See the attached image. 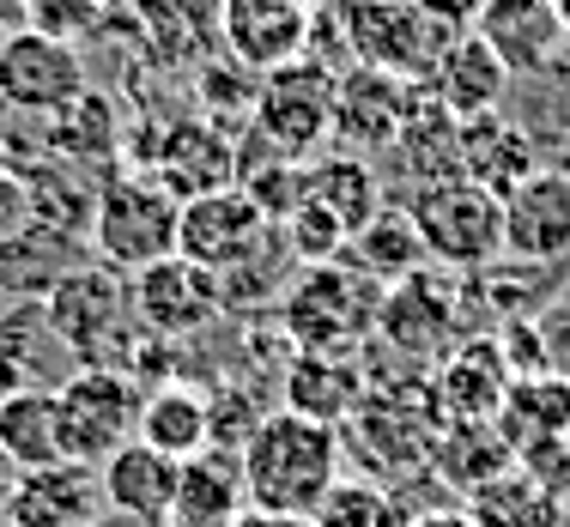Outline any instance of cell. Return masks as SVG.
I'll return each instance as SVG.
<instances>
[{"instance_id":"obj_30","label":"cell","mask_w":570,"mask_h":527,"mask_svg":"<svg viewBox=\"0 0 570 527\" xmlns=\"http://www.w3.org/2000/svg\"><path fill=\"white\" fill-rule=\"evenodd\" d=\"M431 467L443 479H455L461 491H480L485 479H498L504 467H515L510 437L498 430V418H468V425H438L431 437Z\"/></svg>"},{"instance_id":"obj_11","label":"cell","mask_w":570,"mask_h":527,"mask_svg":"<svg viewBox=\"0 0 570 527\" xmlns=\"http://www.w3.org/2000/svg\"><path fill=\"white\" fill-rule=\"evenodd\" d=\"M86 61H79V43H61V37H43L31 24L7 31V49H0V103L19 116H56L73 98H86Z\"/></svg>"},{"instance_id":"obj_10","label":"cell","mask_w":570,"mask_h":527,"mask_svg":"<svg viewBox=\"0 0 570 527\" xmlns=\"http://www.w3.org/2000/svg\"><path fill=\"white\" fill-rule=\"evenodd\" d=\"M128 297L134 321L146 334H165V340H195L200 328L225 316V279L188 255H165V261L128 274Z\"/></svg>"},{"instance_id":"obj_16","label":"cell","mask_w":570,"mask_h":527,"mask_svg":"<svg viewBox=\"0 0 570 527\" xmlns=\"http://www.w3.org/2000/svg\"><path fill=\"white\" fill-rule=\"evenodd\" d=\"M510 79L515 73L504 67V56H498L480 31H450V37H443V49H438V61H431V73L419 79V86H425L455 121H468V116L504 110Z\"/></svg>"},{"instance_id":"obj_20","label":"cell","mask_w":570,"mask_h":527,"mask_svg":"<svg viewBox=\"0 0 570 527\" xmlns=\"http://www.w3.org/2000/svg\"><path fill=\"white\" fill-rule=\"evenodd\" d=\"M98 479H104L110 516L140 521V527H165L170 504H176V479H183V461H170V455L153 449V443L134 437V443H121L116 455H104Z\"/></svg>"},{"instance_id":"obj_12","label":"cell","mask_w":570,"mask_h":527,"mask_svg":"<svg viewBox=\"0 0 570 527\" xmlns=\"http://www.w3.org/2000/svg\"><path fill=\"white\" fill-rule=\"evenodd\" d=\"M376 340L419 364H438L443 351L461 340V286L438 279L431 267L406 274L401 286L383 291V316H376Z\"/></svg>"},{"instance_id":"obj_33","label":"cell","mask_w":570,"mask_h":527,"mask_svg":"<svg viewBox=\"0 0 570 527\" xmlns=\"http://www.w3.org/2000/svg\"><path fill=\"white\" fill-rule=\"evenodd\" d=\"M49 152L56 158H110L116 152V116L98 91L73 98L67 110L49 116Z\"/></svg>"},{"instance_id":"obj_34","label":"cell","mask_w":570,"mask_h":527,"mask_svg":"<svg viewBox=\"0 0 570 527\" xmlns=\"http://www.w3.org/2000/svg\"><path fill=\"white\" fill-rule=\"evenodd\" d=\"M24 24L43 37H61V43H79L104 24L98 0H24Z\"/></svg>"},{"instance_id":"obj_44","label":"cell","mask_w":570,"mask_h":527,"mask_svg":"<svg viewBox=\"0 0 570 527\" xmlns=\"http://www.w3.org/2000/svg\"><path fill=\"white\" fill-rule=\"evenodd\" d=\"M0 527H7V521H0Z\"/></svg>"},{"instance_id":"obj_39","label":"cell","mask_w":570,"mask_h":527,"mask_svg":"<svg viewBox=\"0 0 570 527\" xmlns=\"http://www.w3.org/2000/svg\"><path fill=\"white\" fill-rule=\"evenodd\" d=\"M559 7V24H564V43H570V0H552Z\"/></svg>"},{"instance_id":"obj_35","label":"cell","mask_w":570,"mask_h":527,"mask_svg":"<svg viewBox=\"0 0 570 527\" xmlns=\"http://www.w3.org/2000/svg\"><path fill=\"white\" fill-rule=\"evenodd\" d=\"M37 225V207H31V182H24L12 165H0V242H19L24 231Z\"/></svg>"},{"instance_id":"obj_36","label":"cell","mask_w":570,"mask_h":527,"mask_svg":"<svg viewBox=\"0 0 570 527\" xmlns=\"http://www.w3.org/2000/svg\"><path fill=\"white\" fill-rule=\"evenodd\" d=\"M419 12H425L431 24H443V31H473V19H480L485 0H413Z\"/></svg>"},{"instance_id":"obj_28","label":"cell","mask_w":570,"mask_h":527,"mask_svg":"<svg viewBox=\"0 0 570 527\" xmlns=\"http://www.w3.org/2000/svg\"><path fill=\"white\" fill-rule=\"evenodd\" d=\"M461 509H468L473 527H570V509L522 461L504 467L498 479H485L480 491H468Z\"/></svg>"},{"instance_id":"obj_6","label":"cell","mask_w":570,"mask_h":527,"mask_svg":"<svg viewBox=\"0 0 570 527\" xmlns=\"http://www.w3.org/2000/svg\"><path fill=\"white\" fill-rule=\"evenodd\" d=\"M140 400H146V388L134 382L128 370H116V364H73L56 382L67 461L98 467L104 455H116L121 443H134Z\"/></svg>"},{"instance_id":"obj_5","label":"cell","mask_w":570,"mask_h":527,"mask_svg":"<svg viewBox=\"0 0 570 527\" xmlns=\"http://www.w3.org/2000/svg\"><path fill=\"white\" fill-rule=\"evenodd\" d=\"M43 316L67 346V358L79 364H116V340L134 321L128 274H116L110 261H79L43 286Z\"/></svg>"},{"instance_id":"obj_1","label":"cell","mask_w":570,"mask_h":527,"mask_svg":"<svg viewBox=\"0 0 570 527\" xmlns=\"http://www.w3.org/2000/svg\"><path fill=\"white\" fill-rule=\"evenodd\" d=\"M341 430L316 425L304 412H267L249 430V443L237 449L243 467V497L255 516H285V521H309V509L328 497V485L341 479Z\"/></svg>"},{"instance_id":"obj_26","label":"cell","mask_w":570,"mask_h":527,"mask_svg":"<svg viewBox=\"0 0 570 527\" xmlns=\"http://www.w3.org/2000/svg\"><path fill=\"white\" fill-rule=\"evenodd\" d=\"M134 437L153 443L158 455H170V461H195L200 449H213V407H207V395L188 388V382L146 388Z\"/></svg>"},{"instance_id":"obj_41","label":"cell","mask_w":570,"mask_h":527,"mask_svg":"<svg viewBox=\"0 0 570 527\" xmlns=\"http://www.w3.org/2000/svg\"><path fill=\"white\" fill-rule=\"evenodd\" d=\"M297 7H309V12H322V7H334V0H297Z\"/></svg>"},{"instance_id":"obj_3","label":"cell","mask_w":570,"mask_h":527,"mask_svg":"<svg viewBox=\"0 0 570 527\" xmlns=\"http://www.w3.org/2000/svg\"><path fill=\"white\" fill-rule=\"evenodd\" d=\"M176 219H183V200L158 176L128 170L91 195L86 237L98 249V261H110L116 274H140V267L176 255Z\"/></svg>"},{"instance_id":"obj_40","label":"cell","mask_w":570,"mask_h":527,"mask_svg":"<svg viewBox=\"0 0 570 527\" xmlns=\"http://www.w3.org/2000/svg\"><path fill=\"white\" fill-rule=\"evenodd\" d=\"M98 7H104V12H128L134 0H98Z\"/></svg>"},{"instance_id":"obj_9","label":"cell","mask_w":570,"mask_h":527,"mask_svg":"<svg viewBox=\"0 0 570 527\" xmlns=\"http://www.w3.org/2000/svg\"><path fill=\"white\" fill-rule=\"evenodd\" d=\"M274 231L279 225L267 219L237 182H225V188H207V195L183 200V219H176V255H188V261L213 267V274L225 279V274H237L243 261H255V255L274 242Z\"/></svg>"},{"instance_id":"obj_15","label":"cell","mask_w":570,"mask_h":527,"mask_svg":"<svg viewBox=\"0 0 570 527\" xmlns=\"http://www.w3.org/2000/svg\"><path fill=\"white\" fill-rule=\"evenodd\" d=\"M406 91H413V79H395L383 73V67H341V79H334V133L328 140L341 146V152H389L401 133V116H406Z\"/></svg>"},{"instance_id":"obj_38","label":"cell","mask_w":570,"mask_h":527,"mask_svg":"<svg viewBox=\"0 0 570 527\" xmlns=\"http://www.w3.org/2000/svg\"><path fill=\"white\" fill-rule=\"evenodd\" d=\"M19 461H12L7 449H0V521H7V504H12V491H19Z\"/></svg>"},{"instance_id":"obj_42","label":"cell","mask_w":570,"mask_h":527,"mask_svg":"<svg viewBox=\"0 0 570 527\" xmlns=\"http://www.w3.org/2000/svg\"><path fill=\"white\" fill-rule=\"evenodd\" d=\"M7 31H19V24H7V19H0V49H7Z\"/></svg>"},{"instance_id":"obj_27","label":"cell","mask_w":570,"mask_h":527,"mask_svg":"<svg viewBox=\"0 0 570 527\" xmlns=\"http://www.w3.org/2000/svg\"><path fill=\"white\" fill-rule=\"evenodd\" d=\"M0 449H7L24 473L67 461L56 388L31 382V388H7V395H0Z\"/></svg>"},{"instance_id":"obj_8","label":"cell","mask_w":570,"mask_h":527,"mask_svg":"<svg viewBox=\"0 0 570 527\" xmlns=\"http://www.w3.org/2000/svg\"><path fill=\"white\" fill-rule=\"evenodd\" d=\"M334 31L358 67H383L395 79H425L443 49V24H431L413 0H334Z\"/></svg>"},{"instance_id":"obj_43","label":"cell","mask_w":570,"mask_h":527,"mask_svg":"<svg viewBox=\"0 0 570 527\" xmlns=\"http://www.w3.org/2000/svg\"><path fill=\"white\" fill-rule=\"evenodd\" d=\"M564 128H570V110H564Z\"/></svg>"},{"instance_id":"obj_14","label":"cell","mask_w":570,"mask_h":527,"mask_svg":"<svg viewBox=\"0 0 570 527\" xmlns=\"http://www.w3.org/2000/svg\"><path fill=\"white\" fill-rule=\"evenodd\" d=\"M504 255L515 261H570V170H528L504 195Z\"/></svg>"},{"instance_id":"obj_32","label":"cell","mask_w":570,"mask_h":527,"mask_svg":"<svg viewBox=\"0 0 570 527\" xmlns=\"http://www.w3.org/2000/svg\"><path fill=\"white\" fill-rule=\"evenodd\" d=\"M401 504L389 497V485L376 479H334L328 497L309 509V527H401Z\"/></svg>"},{"instance_id":"obj_25","label":"cell","mask_w":570,"mask_h":527,"mask_svg":"<svg viewBox=\"0 0 570 527\" xmlns=\"http://www.w3.org/2000/svg\"><path fill=\"white\" fill-rule=\"evenodd\" d=\"M498 430L510 437L515 455L570 437V376H559V370L510 376L504 407H498Z\"/></svg>"},{"instance_id":"obj_21","label":"cell","mask_w":570,"mask_h":527,"mask_svg":"<svg viewBox=\"0 0 570 527\" xmlns=\"http://www.w3.org/2000/svg\"><path fill=\"white\" fill-rule=\"evenodd\" d=\"M219 7L225 0H134L128 12L158 67H200L219 56Z\"/></svg>"},{"instance_id":"obj_7","label":"cell","mask_w":570,"mask_h":527,"mask_svg":"<svg viewBox=\"0 0 570 527\" xmlns=\"http://www.w3.org/2000/svg\"><path fill=\"white\" fill-rule=\"evenodd\" d=\"M334 67L316 61V56H297L274 67V73H262V86H255V133H262L274 152L297 158V165H309V158L328 146L334 133Z\"/></svg>"},{"instance_id":"obj_18","label":"cell","mask_w":570,"mask_h":527,"mask_svg":"<svg viewBox=\"0 0 570 527\" xmlns=\"http://www.w3.org/2000/svg\"><path fill=\"white\" fill-rule=\"evenodd\" d=\"M104 479L86 461H56L19 473V491L7 504V527H104Z\"/></svg>"},{"instance_id":"obj_31","label":"cell","mask_w":570,"mask_h":527,"mask_svg":"<svg viewBox=\"0 0 570 527\" xmlns=\"http://www.w3.org/2000/svg\"><path fill=\"white\" fill-rule=\"evenodd\" d=\"M304 200H316L346 231H358L383 207V182H376V170L358 152H328V158H309L304 165Z\"/></svg>"},{"instance_id":"obj_22","label":"cell","mask_w":570,"mask_h":527,"mask_svg":"<svg viewBox=\"0 0 570 527\" xmlns=\"http://www.w3.org/2000/svg\"><path fill=\"white\" fill-rule=\"evenodd\" d=\"M455 170L504 200L528 170H540V152H534V140H528V133L515 128L504 110H492V116H468V121H461V133H455Z\"/></svg>"},{"instance_id":"obj_4","label":"cell","mask_w":570,"mask_h":527,"mask_svg":"<svg viewBox=\"0 0 570 527\" xmlns=\"http://www.w3.org/2000/svg\"><path fill=\"white\" fill-rule=\"evenodd\" d=\"M425 242L431 267H450V274H480L504 255V200L492 188L468 182V176H443V182L413 188L406 200Z\"/></svg>"},{"instance_id":"obj_24","label":"cell","mask_w":570,"mask_h":527,"mask_svg":"<svg viewBox=\"0 0 570 527\" xmlns=\"http://www.w3.org/2000/svg\"><path fill=\"white\" fill-rule=\"evenodd\" d=\"M249 516V497H243V467L230 449H200L195 461H183L176 479V504L165 527H237Z\"/></svg>"},{"instance_id":"obj_13","label":"cell","mask_w":570,"mask_h":527,"mask_svg":"<svg viewBox=\"0 0 570 527\" xmlns=\"http://www.w3.org/2000/svg\"><path fill=\"white\" fill-rule=\"evenodd\" d=\"M309 19L316 12L297 0H225L219 7V49L255 79L274 67L309 56Z\"/></svg>"},{"instance_id":"obj_19","label":"cell","mask_w":570,"mask_h":527,"mask_svg":"<svg viewBox=\"0 0 570 527\" xmlns=\"http://www.w3.org/2000/svg\"><path fill=\"white\" fill-rule=\"evenodd\" d=\"M473 31L504 56V67L515 79H547L570 49L552 0H485Z\"/></svg>"},{"instance_id":"obj_2","label":"cell","mask_w":570,"mask_h":527,"mask_svg":"<svg viewBox=\"0 0 570 527\" xmlns=\"http://www.w3.org/2000/svg\"><path fill=\"white\" fill-rule=\"evenodd\" d=\"M383 286L352 261H309L279 297V328L292 351H352L376 334Z\"/></svg>"},{"instance_id":"obj_29","label":"cell","mask_w":570,"mask_h":527,"mask_svg":"<svg viewBox=\"0 0 570 527\" xmlns=\"http://www.w3.org/2000/svg\"><path fill=\"white\" fill-rule=\"evenodd\" d=\"M346 255L364 279H376V286H401L406 274L431 267V255H425V242H419V225L406 207H376L371 219L352 231Z\"/></svg>"},{"instance_id":"obj_37","label":"cell","mask_w":570,"mask_h":527,"mask_svg":"<svg viewBox=\"0 0 570 527\" xmlns=\"http://www.w3.org/2000/svg\"><path fill=\"white\" fill-rule=\"evenodd\" d=\"M401 527H473V521H468V509L443 504V509H419V516H406Z\"/></svg>"},{"instance_id":"obj_17","label":"cell","mask_w":570,"mask_h":527,"mask_svg":"<svg viewBox=\"0 0 570 527\" xmlns=\"http://www.w3.org/2000/svg\"><path fill=\"white\" fill-rule=\"evenodd\" d=\"M510 388V364L498 340L485 334H468L438 358V376H431V418L438 425H468V418H498Z\"/></svg>"},{"instance_id":"obj_23","label":"cell","mask_w":570,"mask_h":527,"mask_svg":"<svg viewBox=\"0 0 570 527\" xmlns=\"http://www.w3.org/2000/svg\"><path fill=\"white\" fill-rule=\"evenodd\" d=\"M364 400V370L352 351H292L285 364V412L341 430Z\"/></svg>"}]
</instances>
